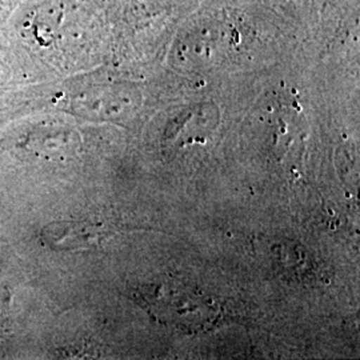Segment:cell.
Instances as JSON below:
<instances>
[{
    "label": "cell",
    "mask_w": 360,
    "mask_h": 360,
    "mask_svg": "<svg viewBox=\"0 0 360 360\" xmlns=\"http://www.w3.org/2000/svg\"><path fill=\"white\" fill-rule=\"evenodd\" d=\"M139 296L156 318L181 330H207L220 316V307L212 299L175 284L143 285Z\"/></svg>",
    "instance_id": "1"
}]
</instances>
